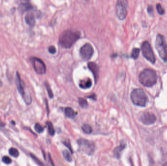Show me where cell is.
I'll list each match as a JSON object with an SVG mask.
<instances>
[{"label":"cell","mask_w":167,"mask_h":166,"mask_svg":"<svg viewBox=\"0 0 167 166\" xmlns=\"http://www.w3.org/2000/svg\"><path fill=\"white\" fill-rule=\"evenodd\" d=\"M80 35L77 31L68 29L61 34L59 39L60 46L64 48H70L79 39Z\"/></svg>","instance_id":"obj_1"},{"label":"cell","mask_w":167,"mask_h":166,"mask_svg":"<svg viewBox=\"0 0 167 166\" xmlns=\"http://www.w3.org/2000/svg\"><path fill=\"white\" fill-rule=\"evenodd\" d=\"M157 75L153 70L146 69L141 72L139 76L140 82L146 87L153 86L157 82Z\"/></svg>","instance_id":"obj_2"},{"label":"cell","mask_w":167,"mask_h":166,"mask_svg":"<svg viewBox=\"0 0 167 166\" xmlns=\"http://www.w3.org/2000/svg\"><path fill=\"white\" fill-rule=\"evenodd\" d=\"M131 101L136 106L144 107L148 102V97L143 90L135 89L130 94Z\"/></svg>","instance_id":"obj_3"},{"label":"cell","mask_w":167,"mask_h":166,"mask_svg":"<svg viewBox=\"0 0 167 166\" xmlns=\"http://www.w3.org/2000/svg\"><path fill=\"white\" fill-rule=\"evenodd\" d=\"M156 47L161 58L165 62H167V43L162 35H158L156 37Z\"/></svg>","instance_id":"obj_4"},{"label":"cell","mask_w":167,"mask_h":166,"mask_svg":"<svg viewBox=\"0 0 167 166\" xmlns=\"http://www.w3.org/2000/svg\"><path fill=\"white\" fill-rule=\"evenodd\" d=\"M80 149L87 155H91L95 151V146L93 142L85 139H80L78 141Z\"/></svg>","instance_id":"obj_5"},{"label":"cell","mask_w":167,"mask_h":166,"mask_svg":"<svg viewBox=\"0 0 167 166\" xmlns=\"http://www.w3.org/2000/svg\"><path fill=\"white\" fill-rule=\"evenodd\" d=\"M128 2L125 0H119L116 4L115 11L119 19L123 20L128 14Z\"/></svg>","instance_id":"obj_6"},{"label":"cell","mask_w":167,"mask_h":166,"mask_svg":"<svg viewBox=\"0 0 167 166\" xmlns=\"http://www.w3.org/2000/svg\"><path fill=\"white\" fill-rule=\"evenodd\" d=\"M16 84L18 91L21 95L24 101L27 105H30L32 102V98L29 94H26L24 91V82H22L20 75L18 72H17L16 77Z\"/></svg>","instance_id":"obj_7"},{"label":"cell","mask_w":167,"mask_h":166,"mask_svg":"<svg viewBox=\"0 0 167 166\" xmlns=\"http://www.w3.org/2000/svg\"><path fill=\"white\" fill-rule=\"evenodd\" d=\"M141 49L144 57L149 62L154 64V62H156V57L149 42L147 41L143 42L142 44Z\"/></svg>","instance_id":"obj_8"},{"label":"cell","mask_w":167,"mask_h":166,"mask_svg":"<svg viewBox=\"0 0 167 166\" xmlns=\"http://www.w3.org/2000/svg\"><path fill=\"white\" fill-rule=\"evenodd\" d=\"M80 56L84 60H89L93 55L94 49L90 44L87 43L80 49Z\"/></svg>","instance_id":"obj_9"},{"label":"cell","mask_w":167,"mask_h":166,"mask_svg":"<svg viewBox=\"0 0 167 166\" xmlns=\"http://www.w3.org/2000/svg\"><path fill=\"white\" fill-rule=\"evenodd\" d=\"M30 60L36 73L39 75H43L45 73L47 68L45 64L42 60L38 58L32 57Z\"/></svg>","instance_id":"obj_10"},{"label":"cell","mask_w":167,"mask_h":166,"mask_svg":"<svg viewBox=\"0 0 167 166\" xmlns=\"http://www.w3.org/2000/svg\"><path fill=\"white\" fill-rule=\"evenodd\" d=\"M156 120V117L151 112H146L143 113L141 116V121L146 125H150L154 123Z\"/></svg>","instance_id":"obj_11"},{"label":"cell","mask_w":167,"mask_h":166,"mask_svg":"<svg viewBox=\"0 0 167 166\" xmlns=\"http://www.w3.org/2000/svg\"><path fill=\"white\" fill-rule=\"evenodd\" d=\"M88 67L91 72H92L96 83L97 82L99 78V67L97 64L94 62H89L88 64Z\"/></svg>","instance_id":"obj_12"},{"label":"cell","mask_w":167,"mask_h":166,"mask_svg":"<svg viewBox=\"0 0 167 166\" xmlns=\"http://www.w3.org/2000/svg\"><path fill=\"white\" fill-rule=\"evenodd\" d=\"M24 20L26 24L30 27H33L35 25V19L34 14L32 12H28L25 16Z\"/></svg>","instance_id":"obj_13"},{"label":"cell","mask_w":167,"mask_h":166,"mask_svg":"<svg viewBox=\"0 0 167 166\" xmlns=\"http://www.w3.org/2000/svg\"><path fill=\"white\" fill-rule=\"evenodd\" d=\"M126 143L124 142H121V143L119 146L117 147L114 150V155L116 158L119 159L121 157V153L126 147Z\"/></svg>","instance_id":"obj_14"},{"label":"cell","mask_w":167,"mask_h":166,"mask_svg":"<svg viewBox=\"0 0 167 166\" xmlns=\"http://www.w3.org/2000/svg\"><path fill=\"white\" fill-rule=\"evenodd\" d=\"M32 8L33 7L31 3H30L28 1L22 2V3H20V6L19 7L20 10L22 12L28 11L31 10Z\"/></svg>","instance_id":"obj_15"},{"label":"cell","mask_w":167,"mask_h":166,"mask_svg":"<svg viewBox=\"0 0 167 166\" xmlns=\"http://www.w3.org/2000/svg\"><path fill=\"white\" fill-rule=\"evenodd\" d=\"M92 86V81L89 78L81 80L79 83V87L83 89H87L91 88Z\"/></svg>","instance_id":"obj_16"},{"label":"cell","mask_w":167,"mask_h":166,"mask_svg":"<svg viewBox=\"0 0 167 166\" xmlns=\"http://www.w3.org/2000/svg\"><path fill=\"white\" fill-rule=\"evenodd\" d=\"M65 113L66 116L70 118H74L76 116V112H75V111L72 108H66L65 109Z\"/></svg>","instance_id":"obj_17"},{"label":"cell","mask_w":167,"mask_h":166,"mask_svg":"<svg viewBox=\"0 0 167 166\" xmlns=\"http://www.w3.org/2000/svg\"><path fill=\"white\" fill-rule=\"evenodd\" d=\"M82 130L86 134H91L93 132V129L89 124H85L82 127Z\"/></svg>","instance_id":"obj_18"},{"label":"cell","mask_w":167,"mask_h":166,"mask_svg":"<svg viewBox=\"0 0 167 166\" xmlns=\"http://www.w3.org/2000/svg\"><path fill=\"white\" fill-rule=\"evenodd\" d=\"M140 49L137 48H135L133 49L131 53V57L133 59H137L139 55Z\"/></svg>","instance_id":"obj_19"},{"label":"cell","mask_w":167,"mask_h":166,"mask_svg":"<svg viewBox=\"0 0 167 166\" xmlns=\"http://www.w3.org/2000/svg\"><path fill=\"white\" fill-rule=\"evenodd\" d=\"M9 153L10 155L14 157H18L19 155V153L17 149L14 148H11L9 150Z\"/></svg>","instance_id":"obj_20"},{"label":"cell","mask_w":167,"mask_h":166,"mask_svg":"<svg viewBox=\"0 0 167 166\" xmlns=\"http://www.w3.org/2000/svg\"><path fill=\"white\" fill-rule=\"evenodd\" d=\"M79 104L80 106L83 108H86L88 107V102L86 100V99L84 98H79Z\"/></svg>","instance_id":"obj_21"},{"label":"cell","mask_w":167,"mask_h":166,"mask_svg":"<svg viewBox=\"0 0 167 166\" xmlns=\"http://www.w3.org/2000/svg\"><path fill=\"white\" fill-rule=\"evenodd\" d=\"M47 124L49 134H50V135L53 136V135H54L55 133V130L54 129L53 126L52 125V123L50 122H47Z\"/></svg>","instance_id":"obj_22"},{"label":"cell","mask_w":167,"mask_h":166,"mask_svg":"<svg viewBox=\"0 0 167 166\" xmlns=\"http://www.w3.org/2000/svg\"><path fill=\"white\" fill-rule=\"evenodd\" d=\"M63 156L65 157V159L68 162H71L72 161V158L71 155H70V153L68 152V151L65 150L63 152Z\"/></svg>","instance_id":"obj_23"},{"label":"cell","mask_w":167,"mask_h":166,"mask_svg":"<svg viewBox=\"0 0 167 166\" xmlns=\"http://www.w3.org/2000/svg\"><path fill=\"white\" fill-rule=\"evenodd\" d=\"M45 87H46V89H47V93H48V94H49V98H53V92H52L51 89L50 88V86L49 84V83H47V82H45Z\"/></svg>","instance_id":"obj_24"},{"label":"cell","mask_w":167,"mask_h":166,"mask_svg":"<svg viewBox=\"0 0 167 166\" xmlns=\"http://www.w3.org/2000/svg\"><path fill=\"white\" fill-rule=\"evenodd\" d=\"M34 128L35 129L36 132L39 133H42L44 132V128L39 123H36L35 125Z\"/></svg>","instance_id":"obj_25"},{"label":"cell","mask_w":167,"mask_h":166,"mask_svg":"<svg viewBox=\"0 0 167 166\" xmlns=\"http://www.w3.org/2000/svg\"><path fill=\"white\" fill-rule=\"evenodd\" d=\"M156 8H157V10H158V12L161 14V15H163L165 13V10L164 8L161 5L160 3H158L156 5Z\"/></svg>","instance_id":"obj_26"},{"label":"cell","mask_w":167,"mask_h":166,"mask_svg":"<svg viewBox=\"0 0 167 166\" xmlns=\"http://www.w3.org/2000/svg\"><path fill=\"white\" fill-rule=\"evenodd\" d=\"M30 156H31V157L32 158L33 160H34L35 162H36L37 164L39 166H45L43 164V163L41 162L40 160L38 159V158L35 156L34 155H32V154H30Z\"/></svg>","instance_id":"obj_27"},{"label":"cell","mask_w":167,"mask_h":166,"mask_svg":"<svg viewBox=\"0 0 167 166\" xmlns=\"http://www.w3.org/2000/svg\"><path fill=\"white\" fill-rule=\"evenodd\" d=\"M2 161L5 164H10L11 163L12 160L10 158L7 156H3L2 158Z\"/></svg>","instance_id":"obj_28"},{"label":"cell","mask_w":167,"mask_h":166,"mask_svg":"<svg viewBox=\"0 0 167 166\" xmlns=\"http://www.w3.org/2000/svg\"><path fill=\"white\" fill-rule=\"evenodd\" d=\"M49 52L51 54H55L56 52V49L54 46H50L49 47Z\"/></svg>","instance_id":"obj_29"},{"label":"cell","mask_w":167,"mask_h":166,"mask_svg":"<svg viewBox=\"0 0 167 166\" xmlns=\"http://www.w3.org/2000/svg\"><path fill=\"white\" fill-rule=\"evenodd\" d=\"M64 144H65V146H66V147H67L68 148V149L70 150V151H71L72 153H73V150L72 149V146H71L70 141H67L64 142Z\"/></svg>","instance_id":"obj_30"},{"label":"cell","mask_w":167,"mask_h":166,"mask_svg":"<svg viewBox=\"0 0 167 166\" xmlns=\"http://www.w3.org/2000/svg\"><path fill=\"white\" fill-rule=\"evenodd\" d=\"M148 11L149 14L153 15V7H151V5L149 6L148 7Z\"/></svg>","instance_id":"obj_31"},{"label":"cell","mask_w":167,"mask_h":166,"mask_svg":"<svg viewBox=\"0 0 167 166\" xmlns=\"http://www.w3.org/2000/svg\"><path fill=\"white\" fill-rule=\"evenodd\" d=\"M88 98H91V99H93V100H95L96 95L95 94H91V96H88Z\"/></svg>","instance_id":"obj_32"},{"label":"cell","mask_w":167,"mask_h":166,"mask_svg":"<svg viewBox=\"0 0 167 166\" xmlns=\"http://www.w3.org/2000/svg\"><path fill=\"white\" fill-rule=\"evenodd\" d=\"M49 160H50V161H51L50 162H51V164L52 165V166H54V165L53 163V161H52V160H51V157H50V156L49 155Z\"/></svg>","instance_id":"obj_33"},{"label":"cell","mask_w":167,"mask_h":166,"mask_svg":"<svg viewBox=\"0 0 167 166\" xmlns=\"http://www.w3.org/2000/svg\"><path fill=\"white\" fill-rule=\"evenodd\" d=\"M163 166H167V162H166V163H164L163 164Z\"/></svg>","instance_id":"obj_34"}]
</instances>
